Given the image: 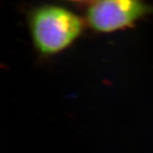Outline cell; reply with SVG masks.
I'll return each mask as SVG.
<instances>
[{
    "label": "cell",
    "mask_w": 153,
    "mask_h": 153,
    "mask_svg": "<svg viewBox=\"0 0 153 153\" xmlns=\"http://www.w3.org/2000/svg\"><path fill=\"white\" fill-rule=\"evenodd\" d=\"M33 43L44 55L68 48L82 33L84 22L71 11L55 5H44L33 11L29 19Z\"/></svg>",
    "instance_id": "obj_1"
},
{
    "label": "cell",
    "mask_w": 153,
    "mask_h": 153,
    "mask_svg": "<svg viewBox=\"0 0 153 153\" xmlns=\"http://www.w3.org/2000/svg\"><path fill=\"white\" fill-rule=\"evenodd\" d=\"M152 11L144 0H94L88 8L86 21L97 32L112 33L131 27Z\"/></svg>",
    "instance_id": "obj_2"
},
{
    "label": "cell",
    "mask_w": 153,
    "mask_h": 153,
    "mask_svg": "<svg viewBox=\"0 0 153 153\" xmlns=\"http://www.w3.org/2000/svg\"><path fill=\"white\" fill-rule=\"evenodd\" d=\"M71 1H83V0H71Z\"/></svg>",
    "instance_id": "obj_3"
}]
</instances>
